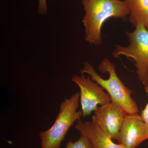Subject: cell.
I'll return each instance as SVG.
<instances>
[{
  "label": "cell",
  "mask_w": 148,
  "mask_h": 148,
  "mask_svg": "<svg viewBox=\"0 0 148 148\" xmlns=\"http://www.w3.org/2000/svg\"><path fill=\"white\" fill-rule=\"evenodd\" d=\"M130 10L128 19L132 27L143 24L148 31V0H124Z\"/></svg>",
  "instance_id": "9c48e42d"
},
{
  "label": "cell",
  "mask_w": 148,
  "mask_h": 148,
  "mask_svg": "<svg viewBox=\"0 0 148 148\" xmlns=\"http://www.w3.org/2000/svg\"><path fill=\"white\" fill-rule=\"evenodd\" d=\"M127 114L120 106L112 101L97 107L92 116V122L112 140H117Z\"/></svg>",
  "instance_id": "8992f818"
},
{
  "label": "cell",
  "mask_w": 148,
  "mask_h": 148,
  "mask_svg": "<svg viewBox=\"0 0 148 148\" xmlns=\"http://www.w3.org/2000/svg\"><path fill=\"white\" fill-rule=\"evenodd\" d=\"M38 12L40 15H45L47 14L48 8L46 0H38Z\"/></svg>",
  "instance_id": "8fae6325"
},
{
  "label": "cell",
  "mask_w": 148,
  "mask_h": 148,
  "mask_svg": "<svg viewBox=\"0 0 148 148\" xmlns=\"http://www.w3.org/2000/svg\"><path fill=\"white\" fill-rule=\"evenodd\" d=\"M75 128L81 135L90 140L94 148H125L121 144H115L108 136L92 121H77Z\"/></svg>",
  "instance_id": "ba28073f"
},
{
  "label": "cell",
  "mask_w": 148,
  "mask_h": 148,
  "mask_svg": "<svg viewBox=\"0 0 148 148\" xmlns=\"http://www.w3.org/2000/svg\"><path fill=\"white\" fill-rule=\"evenodd\" d=\"M98 70L102 73H108L109 78L104 79L101 77L92 65L87 61L83 63L82 68L79 69V73L81 75L88 74L92 80L107 90L112 101L120 106L127 114H138L140 111L138 105L131 97L132 91L120 79L113 63L108 58H103L98 66Z\"/></svg>",
  "instance_id": "7a4b0ae2"
},
{
  "label": "cell",
  "mask_w": 148,
  "mask_h": 148,
  "mask_svg": "<svg viewBox=\"0 0 148 148\" xmlns=\"http://www.w3.org/2000/svg\"><path fill=\"white\" fill-rule=\"evenodd\" d=\"M148 140V129L138 114H127L120 131L117 140L125 148H136Z\"/></svg>",
  "instance_id": "52a82bcc"
},
{
  "label": "cell",
  "mask_w": 148,
  "mask_h": 148,
  "mask_svg": "<svg viewBox=\"0 0 148 148\" xmlns=\"http://www.w3.org/2000/svg\"><path fill=\"white\" fill-rule=\"evenodd\" d=\"M79 99L80 92H77L61 103L59 113L53 125L40 133L42 148H61L70 127L83 116L82 111H77Z\"/></svg>",
  "instance_id": "3957f363"
},
{
  "label": "cell",
  "mask_w": 148,
  "mask_h": 148,
  "mask_svg": "<svg viewBox=\"0 0 148 148\" xmlns=\"http://www.w3.org/2000/svg\"><path fill=\"white\" fill-rule=\"evenodd\" d=\"M145 89L146 92L147 94L148 98V87L145 86ZM141 116L148 129V101L146 105L145 108L142 110V112H141Z\"/></svg>",
  "instance_id": "7c38bea8"
},
{
  "label": "cell",
  "mask_w": 148,
  "mask_h": 148,
  "mask_svg": "<svg viewBox=\"0 0 148 148\" xmlns=\"http://www.w3.org/2000/svg\"><path fill=\"white\" fill-rule=\"evenodd\" d=\"M142 83H143V85H144V86L148 87V75Z\"/></svg>",
  "instance_id": "4fadbf2b"
},
{
  "label": "cell",
  "mask_w": 148,
  "mask_h": 148,
  "mask_svg": "<svg viewBox=\"0 0 148 148\" xmlns=\"http://www.w3.org/2000/svg\"><path fill=\"white\" fill-rule=\"evenodd\" d=\"M85 11L82 21L85 28V40L91 44L103 43L101 29L106 20L112 18L127 20L130 10L124 1L81 0Z\"/></svg>",
  "instance_id": "6da1fadb"
},
{
  "label": "cell",
  "mask_w": 148,
  "mask_h": 148,
  "mask_svg": "<svg viewBox=\"0 0 148 148\" xmlns=\"http://www.w3.org/2000/svg\"><path fill=\"white\" fill-rule=\"evenodd\" d=\"M71 81L80 90V100L83 117L88 116L92 111H95L98 105L102 106L112 102L108 93L105 92L103 88L90 77L74 75L72 77Z\"/></svg>",
  "instance_id": "5b68a950"
},
{
  "label": "cell",
  "mask_w": 148,
  "mask_h": 148,
  "mask_svg": "<svg viewBox=\"0 0 148 148\" xmlns=\"http://www.w3.org/2000/svg\"><path fill=\"white\" fill-rule=\"evenodd\" d=\"M65 148H94L90 140L81 135L78 140L74 142L70 141L67 143Z\"/></svg>",
  "instance_id": "30bf717a"
},
{
  "label": "cell",
  "mask_w": 148,
  "mask_h": 148,
  "mask_svg": "<svg viewBox=\"0 0 148 148\" xmlns=\"http://www.w3.org/2000/svg\"><path fill=\"white\" fill-rule=\"evenodd\" d=\"M129 41L127 46L115 45L114 57L123 55L135 62L138 78L143 82L148 75V31L143 24H138L132 32H125Z\"/></svg>",
  "instance_id": "277c9868"
}]
</instances>
